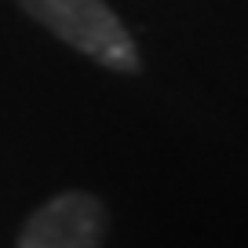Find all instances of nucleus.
Returning a JSON list of instances; mask_svg holds the SVG:
<instances>
[{
	"label": "nucleus",
	"instance_id": "obj_1",
	"mask_svg": "<svg viewBox=\"0 0 248 248\" xmlns=\"http://www.w3.org/2000/svg\"><path fill=\"white\" fill-rule=\"evenodd\" d=\"M22 11L51 30L62 44L88 55L109 73H139L142 59L135 37L106 0H18Z\"/></svg>",
	"mask_w": 248,
	"mask_h": 248
},
{
	"label": "nucleus",
	"instance_id": "obj_2",
	"mask_svg": "<svg viewBox=\"0 0 248 248\" xmlns=\"http://www.w3.org/2000/svg\"><path fill=\"white\" fill-rule=\"evenodd\" d=\"M109 212L88 190H62L44 201L18 230L15 248H102Z\"/></svg>",
	"mask_w": 248,
	"mask_h": 248
}]
</instances>
